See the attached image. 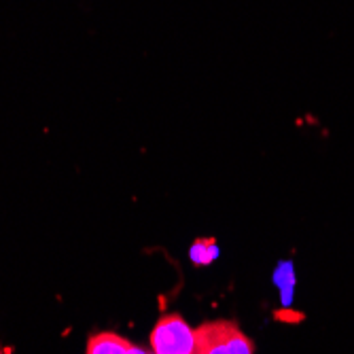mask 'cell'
<instances>
[{
    "label": "cell",
    "instance_id": "1",
    "mask_svg": "<svg viewBox=\"0 0 354 354\" xmlns=\"http://www.w3.org/2000/svg\"><path fill=\"white\" fill-rule=\"evenodd\" d=\"M196 354H254V344L232 320H210L196 329Z\"/></svg>",
    "mask_w": 354,
    "mask_h": 354
},
{
    "label": "cell",
    "instance_id": "2",
    "mask_svg": "<svg viewBox=\"0 0 354 354\" xmlns=\"http://www.w3.org/2000/svg\"><path fill=\"white\" fill-rule=\"evenodd\" d=\"M153 354H196V331L178 314H166L151 331Z\"/></svg>",
    "mask_w": 354,
    "mask_h": 354
},
{
    "label": "cell",
    "instance_id": "3",
    "mask_svg": "<svg viewBox=\"0 0 354 354\" xmlns=\"http://www.w3.org/2000/svg\"><path fill=\"white\" fill-rule=\"evenodd\" d=\"M132 344L125 337L111 333V331H100L93 333L87 339V350L85 354H130Z\"/></svg>",
    "mask_w": 354,
    "mask_h": 354
},
{
    "label": "cell",
    "instance_id": "4",
    "mask_svg": "<svg viewBox=\"0 0 354 354\" xmlns=\"http://www.w3.org/2000/svg\"><path fill=\"white\" fill-rule=\"evenodd\" d=\"M274 282L280 288L282 304L284 306H291L293 291H295V270H293V263L291 261H282L278 266V270L274 272Z\"/></svg>",
    "mask_w": 354,
    "mask_h": 354
},
{
    "label": "cell",
    "instance_id": "5",
    "mask_svg": "<svg viewBox=\"0 0 354 354\" xmlns=\"http://www.w3.org/2000/svg\"><path fill=\"white\" fill-rule=\"evenodd\" d=\"M218 254H221V250H218V246H216V242L212 238L196 240L191 246V250H189L191 261L196 266H210Z\"/></svg>",
    "mask_w": 354,
    "mask_h": 354
}]
</instances>
